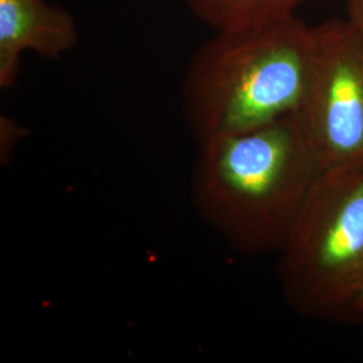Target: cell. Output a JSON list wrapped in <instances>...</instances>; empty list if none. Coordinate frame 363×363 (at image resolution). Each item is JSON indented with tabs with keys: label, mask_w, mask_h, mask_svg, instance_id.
I'll list each match as a JSON object with an SVG mask.
<instances>
[{
	"label": "cell",
	"mask_w": 363,
	"mask_h": 363,
	"mask_svg": "<svg viewBox=\"0 0 363 363\" xmlns=\"http://www.w3.org/2000/svg\"><path fill=\"white\" fill-rule=\"evenodd\" d=\"M362 319H363V311H362Z\"/></svg>",
	"instance_id": "cell-8"
},
{
	"label": "cell",
	"mask_w": 363,
	"mask_h": 363,
	"mask_svg": "<svg viewBox=\"0 0 363 363\" xmlns=\"http://www.w3.org/2000/svg\"><path fill=\"white\" fill-rule=\"evenodd\" d=\"M347 21L363 34V0H346Z\"/></svg>",
	"instance_id": "cell-7"
},
{
	"label": "cell",
	"mask_w": 363,
	"mask_h": 363,
	"mask_svg": "<svg viewBox=\"0 0 363 363\" xmlns=\"http://www.w3.org/2000/svg\"><path fill=\"white\" fill-rule=\"evenodd\" d=\"M77 22L46 0H0V88L15 85L25 52L57 60L78 42Z\"/></svg>",
	"instance_id": "cell-5"
},
{
	"label": "cell",
	"mask_w": 363,
	"mask_h": 363,
	"mask_svg": "<svg viewBox=\"0 0 363 363\" xmlns=\"http://www.w3.org/2000/svg\"><path fill=\"white\" fill-rule=\"evenodd\" d=\"M277 256L283 296L301 316L363 322V160L319 174Z\"/></svg>",
	"instance_id": "cell-3"
},
{
	"label": "cell",
	"mask_w": 363,
	"mask_h": 363,
	"mask_svg": "<svg viewBox=\"0 0 363 363\" xmlns=\"http://www.w3.org/2000/svg\"><path fill=\"white\" fill-rule=\"evenodd\" d=\"M313 33L308 82L294 115L323 171L363 160V34L349 21Z\"/></svg>",
	"instance_id": "cell-4"
},
{
	"label": "cell",
	"mask_w": 363,
	"mask_h": 363,
	"mask_svg": "<svg viewBox=\"0 0 363 363\" xmlns=\"http://www.w3.org/2000/svg\"><path fill=\"white\" fill-rule=\"evenodd\" d=\"M315 48L313 27L295 15L265 26L216 31L191 57L182 109L195 144L294 115Z\"/></svg>",
	"instance_id": "cell-2"
},
{
	"label": "cell",
	"mask_w": 363,
	"mask_h": 363,
	"mask_svg": "<svg viewBox=\"0 0 363 363\" xmlns=\"http://www.w3.org/2000/svg\"><path fill=\"white\" fill-rule=\"evenodd\" d=\"M310 0H184L190 13L214 31L265 26L294 16Z\"/></svg>",
	"instance_id": "cell-6"
},
{
	"label": "cell",
	"mask_w": 363,
	"mask_h": 363,
	"mask_svg": "<svg viewBox=\"0 0 363 363\" xmlns=\"http://www.w3.org/2000/svg\"><path fill=\"white\" fill-rule=\"evenodd\" d=\"M193 205L234 250L279 253L322 169L295 115L196 145Z\"/></svg>",
	"instance_id": "cell-1"
}]
</instances>
